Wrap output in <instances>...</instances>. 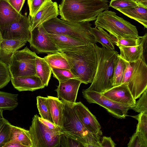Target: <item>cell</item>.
I'll use <instances>...</instances> for the list:
<instances>
[{
    "label": "cell",
    "mask_w": 147,
    "mask_h": 147,
    "mask_svg": "<svg viewBox=\"0 0 147 147\" xmlns=\"http://www.w3.org/2000/svg\"><path fill=\"white\" fill-rule=\"evenodd\" d=\"M67 61L70 71L82 83H91L97 66V59L94 44L65 49L59 52Z\"/></svg>",
    "instance_id": "6da1fadb"
},
{
    "label": "cell",
    "mask_w": 147,
    "mask_h": 147,
    "mask_svg": "<svg viewBox=\"0 0 147 147\" xmlns=\"http://www.w3.org/2000/svg\"><path fill=\"white\" fill-rule=\"evenodd\" d=\"M107 0H62L58 8L62 20L73 22L95 21L98 16L108 9Z\"/></svg>",
    "instance_id": "7a4b0ae2"
},
{
    "label": "cell",
    "mask_w": 147,
    "mask_h": 147,
    "mask_svg": "<svg viewBox=\"0 0 147 147\" xmlns=\"http://www.w3.org/2000/svg\"><path fill=\"white\" fill-rule=\"evenodd\" d=\"M94 46L97 57V68L90 86L84 90L102 93L113 87L114 68L119 54L115 50L99 47L95 43Z\"/></svg>",
    "instance_id": "3957f363"
},
{
    "label": "cell",
    "mask_w": 147,
    "mask_h": 147,
    "mask_svg": "<svg viewBox=\"0 0 147 147\" xmlns=\"http://www.w3.org/2000/svg\"><path fill=\"white\" fill-rule=\"evenodd\" d=\"M42 24L48 33L65 35L81 40L87 44L96 42L94 37L90 32L92 24L89 22H70L56 17Z\"/></svg>",
    "instance_id": "277c9868"
},
{
    "label": "cell",
    "mask_w": 147,
    "mask_h": 147,
    "mask_svg": "<svg viewBox=\"0 0 147 147\" xmlns=\"http://www.w3.org/2000/svg\"><path fill=\"white\" fill-rule=\"evenodd\" d=\"M94 22L96 27H100L108 31L110 34L118 39L124 36H138L136 26L116 13L108 9L100 13Z\"/></svg>",
    "instance_id": "5b68a950"
},
{
    "label": "cell",
    "mask_w": 147,
    "mask_h": 147,
    "mask_svg": "<svg viewBox=\"0 0 147 147\" xmlns=\"http://www.w3.org/2000/svg\"><path fill=\"white\" fill-rule=\"evenodd\" d=\"M127 83L135 100L140 98L147 88V65L142 59L128 63L122 83Z\"/></svg>",
    "instance_id": "8992f818"
},
{
    "label": "cell",
    "mask_w": 147,
    "mask_h": 147,
    "mask_svg": "<svg viewBox=\"0 0 147 147\" xmlns=\"http://www.w3.org/2000/svg\"><path fill=\"white\" fill-rule=\"evenodd\" d=\"M63 102L64 107L61 132L78 140L86 147V140L92 134L88 131L81 121L73 104Z\"/></svg>",
    "instance_id": "52a82bcc"
},
{
    "label": "cell",
    "mask_w": 147,
    "mask_h": 147,
    "mask_svg": "<svg viewBox=\"0 0 147 147\" xmlns=\"http://www.w3.org/2000/svg\"><path fill=\"white\" fill-rule=\"evenodd\" d=\"M37 56L27 47L15 51L8 65L11 77L36 75L35 63Z\"/></svg>",
    "instance_id": "ba28073f"
},
{
    "label": "cell",
    "mask_w": 147,
    "mask_h": 147,
    "mask_svg": "<svg viewBox=\"0 0 147 147\" xmlns=\"http://www.w3.org/2000/svg\"><path fill=\"white\" fill-rule=\"evenodd\" d=\"M38 116L34 115L28 130L32 147H59L61 133L50 130L39 120Z\"/></svg>",
    "instance_id": "9c48e42d"
},
{
    "label": "cell",
    "mask_w": 147,
    "mask_h": 147,
    "mask_svg": "<svg viewBox=\"0 0 147 147\" xmlns=\"http://www.w3.org/2000/svg\"><path fill=\"white\" fill-rule=\"evenodd\" d=\"M84 98L90 103H95L102 107L115 117L125 118L127 115L128 111L131 107L113 101L101 93L93 91L82 92Z\"/></svg>",
    "instance_id": "30bf717a"
},
{
    "label": "cell",
    "mask_w": 147,
    "mask_h": 147,
    "mask_svg": "<svg viewBox=\"0 0 147 147\" xmlns=\"http://www.w3.org/2000/svg\"><path fill=\"white\" fill-rule=\"evenodd\" d=\"M30 16L27 12L18 20L0 28L3 39H12L29 42L31 32L29 29Z\"/></svg>",
    "instance_id": "8fae6325"
},
{
    "label": "cell",
    "mask_w": 147,
    "mask_h": 147,
    "mask_svg": "<svg viewBox=\"0 0 147 147\" xmlns=\"http://www.w3.org/2000/svg\"><path fill=\"white\" fill-rule=\"evenodd\" d=\"M29 42L31 47L38 53H49L59 52L54 42L47 34L42 24L31 31Z\"/></svg>",
    "instance_id": "7c38bea8"
},
{
    "label": "cell",
    "mask_w": 147,
    "mask_h": 147,
    "mask_svg": "<svg viewBox=\"0 0 147 147\" xmlns=\"http://www.w3.org/2000/svg\"><path fill=\"white\" fill-rule=\"evenodd\" d=\"M59 15L57 2L49 0L32 17L30 18L29 29L31 32L48 20L57 17Z\"/></svg>",
    "instance_id": "4fadbf2b"
},
{
    "label": "cell",
    "mask_w": 147,
    "mask_h": 147,
    "mask_svg": "<svg viewBox=\"0 0 147 147\" xmlns=\"http://www.w3.org/2000/svg\"><path fill=\"white\" fill-rule=\"evenodd\" d=\"M77 114L85 127L91 133L102 135L101 126L96 117L80 102L73 104Z\"/></svg>",
    "instance_id": "5bb4252c"
},
{
    "label": "cell",
    "mask_w": 147,
    "mask_h": 147,
    "mask_svg": "<svg viewBox=\"0 0 147 147\" xmlns=\"http://www.w3.org/2000/svg\"><path fill=\"white\" fill-rule=\"evenodd\" d=\"M59 82L55 90L57 98L62 102L71 104L76 102L78 90L82 82L72 78Z\"/></svg>",
    "instance_id": "9a60e30c"
},
{
    "label": "cell",
    "mask_w": 147,
    "mask_h": 147,
    "mask_svg": "<svg viewBox=\"0 0 147 147\" xmlns=\"http://www.w3.org/2000/svg\"><path fill=\"white\" fill-rule=\"evenodd\" d=\"M101 94L113 101L131 108L134 106L136 102L126 83L113 86Z\"/></svg>",
    "instance_id": "2e32d148"
},
{
    "label": "cell",
    "mask_w": 147,
    "mask_h": 147,
    "mask_svg": "<svg viewBox=\"0 0 147 147\" xmlns=\"http://www.w3.org/2000/svg\"><path fill=\"white\" fill-rule=\"evenodd\" d=\"M11 81L14 88L19 91H33L45 87L36 75L11 77Z\"/></svg>",
    "instance_id": "e0dca14e"
},
{
    "label": "cell",
    "mask_w": 147,
    "mask_h": 147,
    "mask_svg": "<svg viewBox=\"0 0 147 147\" xmlns=\"http://www.w3.org/2000/svg\"><path fill=\"white\" fill-rule=\"evenodd\" d=\"M27 42L12 39H3L0 42V61L9 65L14 53Z\"/></svg>",
    "instance_id": "ac0fdd59"
},
{
    "label": "cell",
    "mask_w": 147,
    "mask_h": 147,
    "mask_svg": "<svg viewBox=\"0 0 147 147\" xmlns=\"http://www.w3.org/2000/svg\"><path fill=\"white\" fill-rule=\"evenodd\" d=\"M22 15L7 0H0V28L16 21Z\"/></svg>",
    "instance_id": "d6986e66"
},
{
    "label": "cell",
    "mask_w": 147,
    "mask_h": 147,
    "mask_svg": "<svg viewBox=\"0 0 147 147\" xmlns=\"http://www.w3.org/2000/svg\"><path fill=\"white\" fill-rule=\"evenodd\" d=\"M47 101L53 123L62 127L64 107L63 102L57 97L48 96Z\"/></svg>",
    "instance_id": "ffe728a7"
},
{
    "label": "cell",
    "mask_w": 147,
    "mask_h": 147,
    "mask_svg": "<svg viewBox=\"0 0 147 147\" xmlns=\"http://www.w3.org/2000/svg\"><path fill=\"white\" fill-rule=\"evenodd\" d=\"M47 34L55 43L59 52L64 49L87 45L81 40L65 35L47 32Z\"/></svg>",
    "instance_id": "44dd1931"
},
{
    "label": "cell",
    "mask_w": 147,
    "mask_h": 147,
    "mask_svg": "<svg viewBox=\"0 0 147 147\" xmlns=\"http://www.w3.org/2000/svg\"><path fill=\"white\" fill-rule=\"evenodd\" d=\"M90 27V32L94 36L96 42L100 43L106 49L114 50L116 38L108 34L103 28L100 27Z\"/></svg>",
    "instance_id": "7402d4cb"
},
{
    "label": "cell",
    "mask_w": 147,
    "mask_h": 147,
    "mask_svg": "<svg viewBox=\"0 0 147 147\" xmlns=\"http://www.w3.org/2000/svg\"><path fill=\"white\" fill-rule=\"evenodd\" d=\"M118 11L138 22L144 28H147V7L138 5L131 7L119 9Z\"/></svg>",
    "instance_id": "603a6c76"
},
{
    "label": "cell",
    "mask_w": 147,
    "mask_h": 147,
    "mask_svg": "<svg viewBox=\"0 0 147 147\" xmlns=\"http://www.w3.org/2000/svg\"><path fill=\"white\" fill-rule=\"evenodd\" d=\"M119 48L120 52L119 55L128 63L135 61L140 59L145 61L143 55V46L141 42L137 46Z\"/></svg>",
    "instance_id": "cb8c5ba5"
},
{
    "label": "cell",
    "mask_w": 147,
    "mask_h": 147,
    "mask_svg": "<svg viewBox=\"0 0 147 147\" xmlns=\"http://www.w3.org/2000/svg\"><path fill=\"white\" fill-rule=\"evenodd\" d=\"M36 75L40 79L43 85L47 86L50 80L51 68L44 59L37 56L35 60Z\"/></svg>",
    "instance_id": "d4e9b609"
},
{
    "label": "cell",
    "mask_w": 147,
    "mask_h": 147,
    "mask_svg": "<svg viewBox=\"0 0 147 147\" xmlns=\"http://www.w3.org/2000/svg\"><path fill=\"white\" fill-rule=\"evenodd\" d=\"M10 140L18 142L24 147H32L33 144L28 130L12 125Z\"/></svg>",
    "instance_id": "484cf974"
},
{
    "label": "cell",
    "mask_w": 147,
    "mask_h": 147,
    "mask_svg": "<svg viewBox=\"0 0 147 147\" xmlns=\"http://www.w3.org/2000/svg\"><path fill=\"white\" fill-rule=\"evenodd\" d=\"M43 58L51 68H61L70 70L67 59L60 52L48 53Z\"/></svg>",
    "instance_id": "4316f807"
},
{
    "label": "cell",
    "mask_w": 147,
    "mask_h": 147,
    "mask_svg": "<svg viewBox=\"0 0 147 147\" xmlns=\"http://www.w3.org/2000/svg\"><path fill=\"white\" fill-rule=\"evenodd\" d=\"M18 94L0 91V109L11 111L18 106Z\"/></svg>",
    "instance_id": "83f0119b"
},
{
    "label": "cell",
    "mask_w": 147,
    "mask_h": 147,
    "mask_svg": "<svg viewBox=\"0 0 147 147\" xmlns=\"http://www.w3.org/2000/svg\"><path fill=\"white\" fill-rule=\"evenodd\" d=\"M118 54L114 70L113 86L122 84L124 73L128 63Z\"/></svg>",
    "instance_id": "f1b7e54d"
},
{
    "label": "cell",
    "mask_w": 147,
    "mask_h": 147,
    "mask_svg": "<svg viewBox=\"0 0 147 147\" xmlns=\"http://www.w3.org/2000/svg\"><path fill=\"white\" fill-rule=\"evenodd\" d=\"M12 124L3 116L0 120V147L10 140Z\"/></svg>",
    "instance_id": "f546056e"
},
{
    "label": "cell",
    "mask_w": 147,
    "mask_h": 147,
    "mask_svg": "<svg viewBox=\"0 0 147 147\" xmlns=\"http://www.w3.org/2000/svg\"><path fill=\"white\" fill-rule=\"evenodd\" d=\"M37 106L40 117L53 123L47 101V97H36Z\"/></svg>",
    "instance_id": "4dcf8cb0"
},
{
    "label": "cell",
    "mask_w": 147,
    "mask_h": 147,
    "mask_svg": "<svg viewBox=\"0 0 147 147\" xmlns=\"http://www.w3.org/2000/svg\"><path fill=\"white\" fill-rule=\"evenodd\" d=\"M141 42L140 36H124L116 39L115 44L119 47H129L139 45Z\"/></svg>",
    "instance_id": "1f68e13d"
},
{
    "label": "cell",
    "mask_w": 147,
    "mask_h": 147,
    "mask_svg": "<svg viewBox=\"0 0 147 147\" xmlns=\"http://www.w3.org/2000/svg\"><path fill=\"white\" fill-rule=\"evenodd\" d=\"M51 68L53 77L57 79L59 82L70 79H76L69 70L61 68Z\"/></svg>",
    "instance_id": "d6a6232c"
},
{
    "label": "cell",
    "mask_w": 147,
    "mask_h": 147,
    "mask_svg": "<svg viewBox=\"0 0 147 147\" xmlns=\"http://www.w3.org/2000/svg\"><path fill=\"white\" fill-rule=\"evenodd\" d=\"M131 117L138 121L136 131L140 132L147 138V114L141 113L137 115Z\"/></svg>",
    "instance_id": "836d02e7"
},
{
    "label": "cell",
    "mask_w": 147,
    "mask_h": 147,
    "mask_svg": "<svg viewBox=\"0 0 147 147\" xmlns=\"http://www.w3.org/2000/svg\"><path fill=\"white\" fill-rule=\"evenodd\" d=\"M11 78L8 65L0 61V89L6 86Z\"/></svg>",
    "instance_id": "e575fe53"
},
{
    "label": "cell",
    "mask_w": 147,
    "mask_h": 147,
    "mask_svg": "<svg viewBox=\"0 0 147 147\" xmlns=\"http://www.w3.org/2000/svg\"><path fill=\"white\" fill-rule=\"evenodd\" d=\"M128 147H147V138L141 133L136 131L130 138Z\"/></svg>",
    "instance_id": "d590c367"
},
{
    "label": "cell",
    "mask_w": 147,
    "mask_h": 147,
    "mask_svg": "<svg viewBox=\"0 0 147 147\" xmlns=\"http://www.w3.org/2000/svg\"><path fill=\"white\" fill-rule=\"evenodd\" d=\"M138 5L134 0H111L109 6L118 10L131 7Z\"/></svg>",
    "instance_id": "8d00e7d4"
},
{
    "label": "cell",
    "mask_w": 147,
    "mask_h": 147,
    "mask_svg": "<svg viewBox=\"0 0 147 147\" xmlns=\"http://www.w3.org/2000/svg\"><path fill=\"white\" fill-rule=\"evenodd\" d=\"M141 96L136 103L134 106L131 108L138 113H142L147 114V92L145 90Z\"/></svg>",
    "instance_id": "74e56055"
},
{
    "label": "cell",
    "mask_w": 147,
    "mask_h": 147,
    "mask_svg": "<svg viewBox=\"0 0 147 147\" xmlns=\"http://www.w3.org/2000/svg\"><path fill=\"white\" fill-rule=\"evenodd\" d=\"M59 147H84L79 141L62 133L61 134Z\"/></svg>",
    "instance_id": "f35d334b"
},
{
    "label": "cell",
    "mask_w": 147,
    "mask_h": 147,
    "mask_svg": "<svg viewBox=\"0 0 147 147\" xmlns=\"http://www.w3.org/2000/svg\"><path fill=\"white\" fill-rule=\"evenodd\" d=\"M49 0H27L29 15L33 17L42 6Z\"/></svg>",
    "instance_id": "ab89813d"
},
{
    "label": "cell",
    "mask_w": 147,
    "mask_h": 147,
    "mask_svg": "<svg viewBox=\"0 0 147 147\" xmlns=\"http://www.w3.org/2000/svg\"><path fill=\"white\" fill-rule=\"evenodd\" d=\"M38 118L39 120L50 130L55 133H61V128L60 127L52 122L41 118L39 116Z\"/></svg>",
    "instance_id": "60d3db41"
},
{
    "label": "cell",
    "mask_w": 147,
    "mask_h": 147,
    "mask_svg": "<svg viewBox=\"0 0 147 147\" xmlns=\"http://www.w3.org/2000/svg\"><path fill=\"white\" fill-rule=\"evenodd\" d=\"M11 5L19 13L23 7L25 0H7Z\"/></svg>",
    "instance_id": "b9f144b4"
},
{
    "label": "cell",
    "mask_w": 147,
    "mask_h": 147,
    "mask_svg": "<svg viewBox=\"0 0 147 147\" xmlns=\"http://www.w3.org/2000/svg\"><path fill=\"white\" fill-rule=\"evenodd\" d=\"M116 145L110 137L105 136L103 137L101 142V147H115Z\"/></svg>",
    "instance_id": "7bdbcfd3"
},
{
    "label": "cell",
    "mask_w": 147,
    "mask_h": 147,
    "mask_svg": "<svg viewBox=\"0 0 147 147\" xmlns=\"http://www.w3.org/2000/svg\"><path fill=\"white\" fill-rule=\"evenodd\" d=\"M140 38L141 42L142 44L143 47V55L145 60L146 62L147 33H146L143 36H140Z\"/></svg>",
    "instance_id": "ee69618b"
},
{
    "label": "cell",
    "mask_w": 147,
    "mask_h": 147,
    "mask_svg": "<svg viewBox=\"0 0 147 147\" xmlns=\"http://www.w3.org/2000/svg\"><path fill=\"white\" fill-rule=\"evenodd\" d=\"M3 147H24L20 142L10 140Z\"/></svg>",
    "instance_id": "f6af8a7d"
},
{
    "label": "cell",
    "mask_w": 147,
    "mask_h": 147,
    "mask_svg": "<svg viewBox=\"0 0 147 147\" xmlns=\"http://www.w3.org/2000/svg\"><path fill=\"white\" fill-rule=\"evenodd\" d=\"M139 5L147 7V0H134Z\"/></svg>",
    "instance_id": "bcb514c9"
},
{
    "label": "cell",
    "mask_w": 147,
    "mask_h": 147,
    "mask_svg": "<svg viewBox=\"0 0 147 147\" xmlns=\"http://www.w3.org/2000/svg\"><path fill=\"white\" fill-rule=\"evenodd\" d=\"M3 110L2 109H0V120L1 118L3 117Z\"/></svg>",
    "instance_id": "7dc6e473"
},
{
    "label": "cell",
    "mask_w": 147,
    "mask_h": 147,
    "mask_svg": "<svg viewBox=\"0 0 147 147\" xmlns=\"http://www.w3.org/2000/svg\"><path fill=\"white\" fill-rule=\"evenodd\" d=\"M3 38L2 36V35L1 33V32L0 30V42L2 41L3 40Z\"/></svg>",
    "instance_id": "c3c4849f"
}]
</instances>
